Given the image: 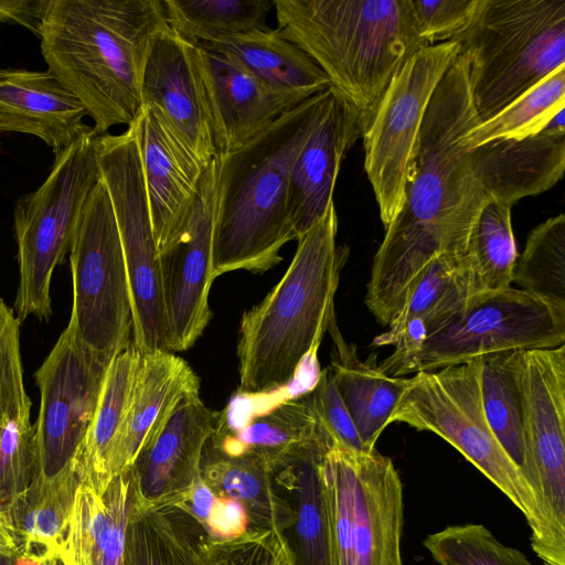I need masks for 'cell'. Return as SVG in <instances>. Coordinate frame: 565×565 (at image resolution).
Returning <instances> with one entry per match:
<instances>
[{
	"label": "cell",
	"instance_id": "1",
	"mask_svg": "<svg viewBox=\"0 0 565 565\" xmlns=\"http://www.w3.org/2000/svg\"><path fill=\"white\" fill-rule=\"evenodd\" d=\"M479 121L468 63L459 54L428 104L404 204L373 258L364 302L383 327L395 319L436 257H463L486 201L471 175L473 150L462 139Z\"/></svg>",
	"mask_w": 565,
	"mask_h": 565
},
{
	"label": "cell",
	"instance_id": "16",
	"mask_svg": "<svg viewBox=\"0 0 565 565\" xmlns=\"http://www.w3.org/2000/svg\"><path fill=\"white\" fill-rule=\"evenodd\" d=\"M216 212L215 159L203 170L191 214L177 238L158 253L170 352L186 351L202 335L212 312Z\"/></svg>",
	"mask_w": 565,
	"mask_h": 565
},
{
	"label": "cell",
	"instance_id": "9",
	"mask_svg": "<svg viewBox=\"0 0 565 565\" xmlns=\"http://www.w3.org/2000/svg\"><path fill=\"white\" fill-rule=\"evenodd\" d=\"M323 465L334 565H403V484L392 459L333 444Z\"/></svg>",
	"mask_w": 565,
	"mask_h": 565
},
{
	"label": "cell",
	"instance_id": "13",
	"mask_svg": "<svg viewBox=\"0 0 565 565\" xmlns=\"http://www.w3.org/2000/svg\"><path fill=\"white\" fill-rule=\"evenodd\" d=\"M563 344L565 309L510 287L467 307L431 333L390 376L435 371L498 352Z\"/></svg>",
	"mask_w": 565,
	"mask_h": 565
},
{
	"label": "cell",
	"instance_id": "23",
	"mask_svg": "<svg viewBox=\"0 0 565 565\" xmlns=\"http://www.w3.org/2000/svg\"><path fill=\"white\" fill-rule=\"evenodd\" d=\"M82 103L49 71L0 68V132L43 140L56 154L90 132Z\"/></svg>",
	"mask_w": 565,
	"mask_h": 565
},
{
	"label": "cell",
	"instance_id": "14",
	"mask_svg": "<svg viewBox=\"0 0 565 565\" xmlns=\"http://www.w3.org/2000/svg\"><path fill=\"white\" fill-rule=\"evenodd\" d=\"M523 435L545 524L543 565H565V344L522 352Z\"/></svg>",
	"mask_w": 565,
	"mask_h": 565
},
{
	"label": "cell",
	"instance_id": "32",
	"mask_svg": "<svg viewBox=\"0 0 565 565\" xmlns=\"http://www.w3.org/2000/svg\"><path fill=\"white\" fill-rule=\"evenodd\" d=\"M198 46L233 55L274 89L303 100L331 87L318 64L277 29L254 30Z\"/></svg>",
	"mask_w": 565,
	"mask_h": 565
},
{
	"label": "cell",
	"instance_id": "37",
	"mask_svg": "<svg viewBox=\"0 0 565 565\" xmlns=\"http://www.w3.org/2000/svg\"><path fill=\"white\" fill-rule=\"evenodd\" d=\"M162 4L170 30L198 46L267 29L274 0H163Z\"/></svg>",
	"mask_w": 565,
	"mask_h": 565
},
{
	"label": "cell",
	"instance_id": "34",
	"mask_svg": "<svg viewBox=\"0 0 565 565\" xmlns=\"http://www.w3.org/2000/svg\"><path fill=\"white\" fill-rule=\"evenodd\" d=\"M522 352L504 351L479 359L481 398L491 430L541 502L523 435Z\"/></svg>",
	"mask_w": 565,
	"mask_h": 565
},
{
	"label": "cell",
	"instance_id": "48",
	"mask_svg": "<svg viewBox=\"0 0 565 565\" xmlns=\"http://www.w3.org/2000/svg\"><path fill=\"white\" fill-rule=\"evenodd\" d=\"M0 565H61L56 558L41 556L22 548L17 551H0Z\"/></svg>",
	"mask_w": 565,
	"mask_h": 565
},
{
	"label": "cell",
	"instance_id": "18",
	"mask_svg": "<svg viewBox=\"0 0 565 565\" xmlns=\"http://www.w3.org/2000/svg\"><path fill=\"white\" fill-rule=\"evenodd\" d=\"M140 97L142 107L153 110L179 146L205 169L216 150L196 46L170 28L161 31L146 61Z\"/></svg>",
	"mask_w": 565,
	"mask_h": 565
},
{
	"label": "cell",
	"instance_id": "40",
	"mask_svg": "<svg viewBox=\"0 0 565 565\" xmlns=\"http://www.w3.org/2000/svg\"><path fill=\"white\" fill-rule=\"evenodd\" d=\"M423 545L438 565H533L479 523L446 526L427 535Z\"/></svg>",
	"mask_w": 565,
	"mask_h": 565
},
{
	"label": "cell",
	"instance_id": "27",
	"mask_svg": "<svg viewBox=\"0 0 565 565\" xmlns=\"http://www.w3.org/2000/svg\"><path fill=\"white\" fill-rule=\"evenodd\" d=\"M130 495V469L102 494L79 483L61 565H122Z\"/></svg>",
	"mask_w": 565,
	"mask_h": 565
},
{
	"label": "cell",
	"instance_id": "17",
	"mask_svg": "<svg viewBox=\"0 0 565 565\" xmlns=\"http://www.w3.org/2000/svg\"><path fill=\"white\" fill-rule=\"evenodd\" d=\"M221 422L200 390L181 396L143 443L131 470V497L141 507L181 505L200 477L204 448Z\"/></svg>",
	"mask_w": 565,
	"mask_h": 565
},
{
	"label": "cell",
	"instance_id": "41",
	"mask_svg": "<svg viewBox=\"0 0 565 565\" xmlns=\"http://www.w3.org/2000/svg\"><path fill=\"white\" fill-rule=\"evenodd\" d=\"M20 324L0 298V423L30 420L31 399L23 382Z\"/></svg>",
	"mask_w": 565,
	"mask_h": 565
},
{
	"label": "cell",
	"instance_id": "20",
	"mask_svg": "<svg viewBox=\"0 0 565 565\" xmlns=\"http://www.w3.org/2000/svg\"><path fill=\"white\" fill-rule=\"evenodd\" d=\"M149 217L158 253L185 226L203 168L175 141L153 110L142 107L132 125Z\"/></svg>",
	"mask_w": 565,
	"mask_h": 565
},
{
	"label": "cell",
	"instance_id": "11",
	"mask_svg": "<svg viewBox=\"0 0 565 565\" xmlns=\"http://www.w3.org/2000/svg\"><path fill=\"white\" fill-rule=\"evenodd\" d=\"M102 180L108 191L120 237L132 312V343L140 352L168 350L158 249L132 126L95 140Z\"/></svg>",
	"mask_w": 565,
	"mask_h": 565
},
{
	"label": "cell",
	"instance_id": "39",
	"mask_svg": "<svg viewBox=\"0 0 565 565\" xmlns=\"http://www.w3.org/2000/svg\"><path fill=\"white\" fill-rule=\"evenodd\" d=\"M513 282L523 291L565 309V216L550 217L527 235Z\"/></svg>",
	"mask_w": 565,
	"mask_h": 565
},
{
	"label": "cell",
	"instance_id": "15",
	"mask_svg": "<svg viewBox=\"0 0 565 565\" xmlns=\"http://www.w3.org/2000/svg\"><path fill=\"white\" fill-rule=\"evenodd\" d=\"M108 364L81 342L68 323L35 371L40 390L34 424L35 477H52L68 466L75 467Z\"/></svg>",
	"mask_w": 565,
	"mask_h": 565
},
{
	"label": "cell",
	"instance_id": "3",
	"mask_svg": "<svg viewBox=\"0 0 565 565\" xmlns=\"http://www.w3.org/2000/svg\"><path fill=\"white\" fill-rule=\"evenodd\" d=\"M331 87L282 114L239 149L216 156L213 276L265 273L297 235L288 213L294 162L323 113Z\"/></svg>",
	"mask_w": 565,
	"mask_h": 565
},
{
	"label": "cell",
	"instance_id": "2",
	"mask_svg": "<svg viewBox=\"0 0 565 565\" xmlns=\"http://www.w3.org/2000/svg\"><path fill=\"white\" fill-rule=\"evenodd\" d=\"M162 0H47L39 38L47 71L84 106L97 136L135 122Z\"/></svg>",
	"mask_w": 565,
	"mask_h": 565
},
{
	"label": "cell",
	"instance_id": "4",
	"mask_svg": "<svg viewBox=\"0 0 565 565\" xmlns=\"http://www.w3.org/2000/svg\"><path fill=\"white\" fill-rule=\"evenodd\" d=\"M334 202L297 241L280 280L245 311L238 332V391L259 395L286 386L316 352L334 315V296L349 249L337 245Z\"/></svg>",
	"mask_w": 565,
	"mask_h": 565
},
{
	"label": "cell",
	"instance_id": "5",
	"mask_svg": "<svg viewBox=\"0 0 565 565\" xmlns=\"http://www.w3.org/2000/svg\"><path fill=\"white\" fill-rule=\"evenodd\" d=\"M277 30L326 73L355 113L361 137L392 78L426 46L408 0H274Z\"/></svg>",
	"mask_w": 565,
	"mask_h": 565
},
{
	"label": "cell",
	"instance_id": "31",
	"mask_svg": "<svg viewBox=\"0 0 565 565\" xmlns=\"http://www.w3.org/2000/svg\"><path fill=\"white\" fill-rule=\"evenodd\" d=\"M200 477L216 497L243 507L248 529L284 534L289 527V507L275 483L273 468L260 458L249 454L227 455L207 441Z\"/></svg>",
	"mask_w": 565,
	"mask_h": 565
},
{
	"label": "cell",
	"instance_id": "46",
	"mask_svg": "<svg viewBox=\"0 0 565 565\" xmlns=\"http://www.w3.org/2000/svg\"><path fill=\"white\" fill-rule=\"evenodd\" d=\"M204 527L212 539L226 540L243 534L248 529V521L239 503L215 495Z\"/></svg>",
	"mask_w": 565,
	"mask_h": 565
},
{
	"label": "cell",
	"instance_id": "43",
	"mask_svg": "<svg viewBox=\"0 0 565 565\" xmlns=\"http://www.w3.org/2000/svg\"><path fill=\"white\" fill-rule=\"evenodd\" d=\"M483 0H408L417 35L425 45L458 40L472 24Z\"/></svg>",
	"mask_w": 565,
	"mask_h": 565
},
{
	"label": "cell",
	"instance_id": "45",
	"mask_svg": "<svg viewBox=\"0 0 565 565\" xmlns=\"http://www.w3.org/2000/svg\"><path fill=\"white\" fill-rule=\"evenodd\" d=\"M309 393L319 419L334 444L353 451H371L364 447L335 388L330 366L319 373Z\"/></svg>",
	"mask_w": 565,
	"mask_h": 565
},
{
	"label": "cell",
	"instance_id": "7",
	"mask_svg": "<svg viewBox=\"0 0 565 565\" xmlns=\"http://www.w3.org/2000/svg\"><path fill=\"white\" fill-rule=\"evenodd\" d=\"M406 379L390 417L430 431L456 448L524 515L531 546L542 561L545 524L540 500L507 455L486 418L480 387V361L420 371Z\"/></svg>",
	"mask_w": 565,
	"mask_h": 565
},
{
	"label": "cell",
	"instance_id": "36",
	"mask_svg": "<svg viewBox=\"0 0 565 565\" xmlns=\"http://www.w3.org/2000/svg\"><path fill=\"white\" fill-rule=\"evenodd\" d=\"M141 352L131 343L108 364L75 469L81 483L102 494L108 482L105 457L127 413Z\"/></svg>",
	"mask_w": 565,
	"mask_h": 565
},
{
	"label": "cell",
	"instance_id": "42",
	"mask_svg": "<svg viewBox=\"0 0 565 565\" xmlns=\"http://www.w3.org/2000/svg\"><path fill=\"white\" fill-rule=\"evenodd\" d=\"M34 436L30 420L0 423V505L4 509L36 476Z\"/></svg>",
	"mask_w": 565,
	"mask_h": 565
},
{
	"label": "cell",
	"instance_id": "38",
	"mask_svg": "<svg viewBox=\"0 0 565 565\" xmlns=\"http://www.w3.org/2000/svg\"><path fill=\"white\" fill-rule=\"evenodd\" d=\"M565 66L552 72L492 117L479 121L465 136L470 149L536 135L564 110Z\"/></svg>",
	"mask_w": 565,
	"mask_h": 565
},
{
	"label": "cell",
	"instance_id": "25",
	"mask_svg": "<svg viewBox=\"0 0 565 565\" xmlns=\"http://www.w3.org/2000/svg\"><path fill=\"white\" fill-rule=\"evenodd\" d=\"M333 444L302 449L274 468L291 522L282 534L296 565H334L324 456Z\"/></svg>",
	"mask_w": 565,
	"mask_h": 565
},
{
	"label": "cell",
	"instance_id": "50",
	"mask_svg": "<svg viewBox=\"0 0 565 565\" xmlns=\"http://www.w3.org/2000/svg\"><path fill=\"white\" fill-rule=\"evenodd\" d=\"M1 134V132H0Z\"/></svg>",
	"mask_w": 565,
	"mask_h": 565
},
{
	"label": "cell",
	"instance_id": "12",
	"mask_svg": "<svg viewBox=\"0 0 565 565\" xmlns=\"http://www.w3.org/2000/svg\"><path fill=\"white\" fill-rule=\"evenodd\" d=\"M459 53L454 41L416 51L392 78L362 136L364 169L384 228L402 210L425 113Z\"/></svg>",
	"mask_w": 565,
	"mask_h": 565
},
{
	"label": "cell",
	"instance_id": "26",
	"mask_svg": "<svg viewBox=\"0 0 565 565\" xmlns=\"http://www.w3.org/2000/svg\"><path fill=\"white\" fill-rule=\"evenodd\" d=\"M468 307V290L462 257H436L388 326L376 335L373 347L392 345L394 351L380 369L386 375L412 355L436 330Z\"/></svg>",
	"mask_w": 565,
	"mask_h": 565
},
{
	"label": "cell",
	"instance_id": "29",
	"mask_svg": "<svg viewBox=\"0 0 565 565\" xmlns=\"http://www.w3.org/2000/svg\"><path fill=\"white\" fill-rule=\"evenodd\" d=\"M328 331L334 344L329 366L335 388L364 447L372 450L390 424L391 414L406 386V379L383 373L376 353L361 361L355 345L344 341L335 317L330 321Z\"/></svg>",
	"mask_w": 565,
	"mask_h": 565
},
{
	"label": "cell",
	"instance_id": "35",
	"mask_svg": "<svg viewBox=\"0 0 565 565\" xmlns=\"http://www.w3.org/2000/svg\"><path fill=\"white\" fill-rule=\"evenodd\" d=\"M511 207L487 199L473 220L462 257L468 307L512 287L519 255Z\"/></svg>",
	"mask_w": 565,
	"mask_h": 565
},
{
	"label": "cell",
	"instance_id": "22",
	"mask_svg": "<svg viewBox=\"0 0 565 565\" xmlns=\"http://www.w3.org/2000/svg\"><path fill=\"white\" fill-rule=\"evenodd\" d=\"M564 169V110L541 132L477 148L471 159V175L484 199L511 206L553 188Z\"/></svg>",
	"mask_w": 565,
	"mask_h": 565
},
{
	"label": "cell",
	"instance_id": "30",
	"mask_svg": "<svg viewBox=\"0 0 565 565\" xmlns=\"http://www.w3.org/2000/svg\"><path fill=\"white\" fill-rule=\"evenodd\" d=\"M211 539L184 508H145L130 495L122 565H211Z\"/></svg>",
	"mask_w": 565,
	"mask_h": 565
},
{
	"label": "cell",
	"instance_id": "19",
	"mask_svg": "<svg viewBox=\"0 0 565 565\" xmlns=\"http://www.w3.org/2000/svg\"><path fill=\"white\" fill-rule=\"evenodd\" d=\"M196 49L211 110L216 156L239 149L303 102L300 97L274 89L226 52Z\"/></svg>",
	"mask_w": 565,
	"mask_h": 565
},
{
	"label": "cell",
	"instance_id": "24",
	"mask_svg": "<svg viewBox=\"0 0 565 565\" xmlns=\"http://www.w3.org/2000/svg\"><path fill=\"white\" fill-rule=\"evenodd\" d=\"M200 390L192 367L173 352H141L124 422L107 450L105 473L108 482L135 462L150 433L178 399Z\"/></svg>",
	"mask_w": 565,
	"mask_h": 565
},
{
	"label": "cell",
	"instance_id": "44",
	"mask_svg": "<svg viewBox=\"0 0 565 565\" xmlns=\"http://www.w3.org/2000/svg\"><path fill=\"white\" fill-rule=\"evenodd\" d=\"M210 561L211 565H296L281 533L252 529L232 539H211Z\"/></svg>",
	"mask_w": 565,
	"mask_h": 565
},
{
	"label": "cell",
	"instance_id": "33",
	"mask_svg": "<svg viewBox=\"0 0 565 565\" xmlns=\"http://www.w3.org/2000/svg\"><path fill=\"white\" fill-rule=\"evenodd\" d=\"M79 483L75 467L68 466L52 477H35L8 504L20 548L60 561Z\"/></svg>",
	"mask_w": 565,
	"mask_h": 565
},
{
	"label": "cell",
	"instance_id": "21",
	"mask_svg": "<svg viewBox=\"0 0 565 565\" xmlns=\"http://www.w3.org/2000/svg\"><path fill=\"white\" fill-rule=\"evenodd\" d=\"M361 138L358 117L331 86L329 102L299 151L289 178L288 213L297 239L333 203V190L347 152Z\"/></svg>",
	"mask_w": 565,
	"mask_h": 565
},
{
	"label": "cell",
	"instance_id": "10",
	"mask_svg": "<svg viewBox=\"0 0 565 565\" xmlns=\"http://www.w3.org/2000/svg\"><path fill=\"white\" fill-rule=\"evenodd\" d=\"M73 307L68 323L81 342L110 362L132 342L125 259L104 181L92 190L70 248Z\"/></svg>",
	"mask_w": 565,
	"mask_h": 565
},
{
	"label": "cell",
	"instance_id": "8",
	"mask_svg": "<svg viewBox=\"0 0 565 565\" xmlns=\"http://www.w3.org/2000/svg\"><path fill=\"white\" fill-rule=\"evenodd\" d=\"M92 130L55 154L45 181L15 203L13 227L20 280L13 311L22 322L30 316L47 321L51 281L63 263L83 209L102 179Z\"/></svg>",
	"mask_w": 565,
	"mask_h": 565
},
{
	"label": "cell",
	"instance_id": "49",
	"mask_svg": "<svg viewBox=\"0 0 565 565\" xmlns=\"http://www.w3.org/2000/svg\"><path fill=\"white\" fill-rule=\"evenodd\" d=\"M19 543L14 533V529L9 520L8 513L0 505V551H17Z\"/></svg>",
	"mask_w": 565,
	"mask_h": 565
},
{
	"label": "cell",
	"instance_id": "28",
	"mask_svg": "<svg viewBox=\"0 0 565 565\" xmlns=\"http://www.w3.org/2000/svg\"><path fill=\"white\" fill-rule=\"evenodd\" d=\"M209 443L227 455H254L273 470L302 449L334 444L319 419L309 391L279 403L238 428L225 427L221 418Z\"/></svg>",
	"mask_w": 565,
	"mask_h": 565
},
{
	"label": "cell",
	"instance_id": "47",
	"mask_svg": "<svg viewBox=\"0 0 565 565\" xmlns=\"http://www.w3.org/2000/svg\"><path fill=\"white\" fill-rule=\"evenodd\" d=\"M47 0H0V22L18 23L39 36Z\"/></svg>",
	"mask_w": 565,
	"mask_h": 565
},
{
	"label": "cell",
	"instance_id": "6",
	"mask_svg": "<svg viewBox=\"0 0 565 565\" xmlns=\"http://www.w3.org/2000/svg\"><path fill=\"white\" fill-rule=\"evenodd\" d=\"M455 42L480 121L565 66V0H483Z\"/></svg>",
	"mask_w": 565,
	"mask_h": 565
}]
</instances>
